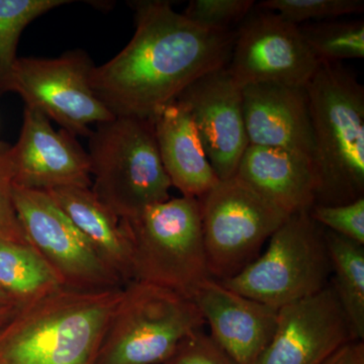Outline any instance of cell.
Returning <instances> with one entry per match:
<instances>
[{
    "mask_svg": "<svg viewBox=\"0 0 364 364\" xmlns=\"http://www.w3.org/2000/svg\"><path fill=\"white\" fill-rule=\"evenodd\" d=\"M134 7L133 38L93 68L90 85L112 116L153 119L196 79L227 66L236 30H205L168 1H138Z\"/></svg>",
    "mask_w": 364,
    "mask_h": 364,
    "instance_id": "cell-1",
    "label": "cell"
},
{
    "mask_svg": "<svg viewBox=\"0 0 364 364\" xmlns=\"http://www.w3.org/2000/svg\"><path fill=\"white\" fill-rule=\"evenodd\" d=\"M123 291L63 287L18 306L0 327V364H95Z\"/></svg>",
    "mask_w": 364,
    "mask_h": 364,
    "instance_id": "cell-2",
    "label": "cell"
},
{
    "mask_svg": "<svg viewBox=\"0 0 364 364\" xmlns=\"http://www.w3.org/2000/svg\"><path fill=\"white\" fill-rule=\"evenodd\" d=\"M314 140L315 205L364 196V87L343 63L320 64L306 86Z\"/></svg>",
    "mask_w": 364,
    "mask_h": 364,
    "instance_id": "cell-3",
    "label": "cell"
},
{
    "mask_svg": "<svg viewBox=\"0 0 364 364\" xmlns=\"http://www.w3.org/2000/svg\"><path fill=\"white\" fill-rule=\"evenodd\" d=\"M88 138L91 191L119 219L169 200L153 119L114 117L95 124Z\"/></svg>",
    "mask_w": 364,
    "mask_h": 364,
    "instance_id": "cell-4",
    "label": "cell"
},
{
    "mask_svg": "<svg viewBox=\"0 0 364 364\" xmlns=\"http://www.w3.org/2000/svg\"><path fill=\"white\" fill-rule=\"evenodd\" d=\"M132 250V282H146L193 299L212 279L198 198H169L121 219Z\"/></svg>",
    "mask_w": 364,
    "mask_h": 364,
    "instance_id": "cell-5",
    "label": "cell"
},
{
    "mask_svg": "<svg viewBox=\"0 0 364 364\" xmlns=\"http://www.w3.org/2000/svg\"><path fill=\"white\" fill-rule=\"evenodd\" d=\"M205 325L193 299L154 284L129 282L95 364H164Z\"/></svg>",
    "mask_w": 364,
    "mask_h": 364,
    "instance_id": "cell-6",
    "label": "cell"
},
{
    "mask_svg": "<svg viewBox=\"0 0 364 364\" xmlns=\"http://www.w3.org/2000/svg\"><path fill=\"white\" fill-rule=\"evenodd\" d=\"M331 277L326 229L310 210H304L284 220L270 237L264 253L236 277L220 282L279 310L322 291Z\"/></svg>",
    "mask_w": 364,
    "mask_h": 364,
    "instance_id": "cell-7",
    "label": "cell"
},
{
    "mask_svg": "<svg viewBox=\"0 0 364 364\" xmlns=\"http://www.w3.org/2000/svg\"><path fill=\"white\" fill-rule=\"evenodd\" d=\"M95 67L81 50L53 59L18 57L0 68V95L16 93L71 135L90 136L91 124L114 117L91 87Z\"/></svg>",
    "mask_w": 364,
    "mask_h": 364,
    "instance_id": "cell-8",
    "label": "cell"
},
{
    "mask_svg": "<svg viewBox=\"0 0 364 364\" xmlns=\"http://www.w3.org/2000/svg\"><path fill=\"white\" fill-rule=\"evenodd\" d=\"M208 272L218 282L236 277L289 215L234 176L200 200Z\"/></svg>",
    "mask_w": 364,
    "mask_h": 364,
    "instance_id": "cell-9",
    "label": "cell"
},
{
    "mask_svg": "<svg viewBox=\"0 0 364 364\" xmlns=\"http://www.w3.org/2000/svg\"><path fill=\"white\" fill-rule=\"evenodd\" d=\"M13 195L26 240L64 287L105 291L124 287L49 193L14 186Z\"/></svg>",
    "mask_w": 364,
    "mask_h": 364,
    "instance_id": "cell-10",
    "label": "cell"
},
{
    "mask_svg": "<svg viewBox=\"0 0 364 364\" xmlns=\"http://www.w3.org/2000/svg\"><path fill=\"white\" fill-rule=\"evenodd\" d=\"M318 65L299 26L255 4L235 31L227 69L241 88L259 83L306 87Z\"/></svg>",
    "mask_w": 364,
    "mask_h": 364,
    "instance_id": "cell-11",
    "label": "cell"
},
{
    "mask_svg": "<svg viewBox=\"0 0 364 364\" xmlns=\"http://www.w3.org/2000/svg\"><path fill=\"white\" fill-rule=\"evenodd\" d=\"M188 109L220 181L236 176L249 141L242 88L227 66L203 74L176 97Z\"/></svg>",
    "mask_w": 364,
    "mask_h": 364,
    "instance_id": "cell-12",
    "label": "cell"
},
{
    "mask_svg": "<svg viewBox=\"0 0 364 364\" xmlns=\"http://www.w3.org/2000/svg\"><path fill=\"white\" fill-rule=\"evenodd\" d=\"M354 339L331 284L279 309L272 340L255 364H322Z\"/></svg>",
    "mask_w": 364,
    "mask_h": 364,
    "instance_id": "cell-13",
    "label": "cell"
},
{
    "mask_svg": "<svg viewBox=\"0 0 364 364\" xmlns=\"http://www.w3.org/2000/svg\"><path fill=\"white\" fill-rule=\"evenodd\" d=\"M14 186L48 191L91 188L90 161L75 136L55 130L42 112L25 107L18 142L9 150Z\"/></svg>",
    "mask_w": 364,
    "mask_h": 364,
    "instance_id": "cell-14",
    "label": "cell"
},
{
    "mask_svg": "<svg viewBox=\"0 0 364 364\" xmlns=\"http://www.w3.org/2000/svg\"><path fill=\"white\" fill-rule=\"evenodd\" d=\"M193 299L218 346L238 364H255L272 340L279 310L213 279L198 287Z\"/></svg>",
    "mask_w": 364,
    "mask_h": 364,
    "instance_id": "cell-15",
    "label": "cell"
},
{
    "mask_svg": "<svg viewBox=\"0 0 364 364\" xmlns=\"http://www.w3.org/2000/svg\"><path fill=\"white\" fill-rule=\"evenodd\" d=\"M249 145L277 148L310 163L314 140L306 87L259 83L242 88Z\"/></svg>",
    "mask_w": 364,
    "mask_h": 364,
    "instance_id": "cell-16",
    "label": "cell"
},
{
    "mask_svg": "<svg viewBox=\"0 0 364 364\" xmlns=\"http://www.w3.org/2000/svg\"><path fill=\"white\" fill-rule=\"evenodd\" d=\"M236 177L287 215L315 205L317 179L312 165L286 150L249 145Z\"/></svg>",
    "mask_w": 364,
    "mask_h": 364,
    "instance_id": "cell-17",
    "label": "cell"
},
{
    "mask_svg": "<svg viewBox=\"0 0 364 364\" xmlns=\"http://www.w3.org/2000/svg\"><path fill=\"white\" fill-rule=\"evenodd\" d=\"M160 158L171 186L200 200L219 183L186 107L177 100L153 117Z\"/></svg>",
    "mask_w": 364,
    "mask_h": 364,
    "instance_id": "cell-18",
    "label": "cell"
},
{
    "mask_svg": "<svg viewBox=\"0 0 364 364\" xmlns=\"http://www.w3.org/2000/svg\"><path fill=\"white\" fill-rule=\"evenodd\" d=\"M48 193L124 286L131 282V244L121 219L98 200L90 188L72 186Z\"/></svg>",
    "mask_w": 364,
    "mask_h": 364,
    "instance_id": "cell-19",
    "label": "cell"
},
{
    "mask_svg": "<svg viewBox=\"0 0 364 364\" xmlns=\"http://www.w3.org/2000/svg\"><path fill=\"white\" fill-rule=\"evenodd\" d=\"M63 287L31 244L0 240V291L16 305L33 303Z\"/></svg>",
    "mask_w": 364,
    "mask_h": 364,
    "instance_id": "cell-20",
    "label": "cell"
},
{
    "mask_svg": "<svg viewBox=\"0 0 364 364\" xmlns=\"http://www.w3.org/2000/svg\"><path fill=\"white\" fill-rule=\"evenodd\" d=\"M332 264L330 279L354 339H364V245L326 229Z\"/></svg>",
    "mask_w": 364,
    "mask_h": 364,
    "instance_id": "cell-21",
    "label": "cell"
},
{
    "mask_svg": "<svg viewBox=\"0 0 364 364\" xmlns=\"http://www.w3.org/2000/svg\"><path fill=\"white\" fill-rule=\"evenodd\" d=\"M299 28L318 64L364 58L363 20L311 21L301 23Z\"/></svg>",
    "mask_w": 364,
    "mask_h": 364,
    "instance_id": "cell-22",
    "label": "cell"
},
{
    "mask_svg": "<svg viewBox=\"0 0 364 364\" xmlns=\"http://www.w3.org/2000/svg\"><path fill=\"white\" fill-rule=\"evenodd\" d=\"M66 0H0V68L18 58V41L26 26Z\"/></svg>",
    "mask_w": 364,
    "mask_h": 364,
    "instance_id": "cell-23",
    "label": "cell"
},
{
    "mask_svg": "<svg viewBox=\"0 0 364 364\" xmlns=\"http://www.w3.org/2000/svg\"><path fill=\"white\" fill-rule=\"evenodd\" d=\"M260 9L274 11L294 25L342 18L364 11L363 0H264Z\"/></svg>",
    "mask_w": 364,
    "mask_h": 364,
    "instance_id": "cell-24",
    "label": "cell"
},
{
    "mask_svg": "<svg viewBox=\"0 0 364 364\" xmlns=\"http://www.w3.org/2000/svg\"><path fill=\"white\" fill-rule=\"evenodd\" d=\"M254 7V0H193L182 14L205 30L231 32Z\"/></svg>",
    "mask_w": 364,
    "mask_h": 364,
    "instance_id": "cell-25",
    "label": "cell"
},
{
    "mask_svg": "<svg viewBox=\"0 0 364 364\" xmlns=\"http://www.w3.org/2000/svg\"><path fill=\"white\" fill-rule=\"evenodd\" d=\"M310 214L325 229L364 245V196L345 205H314Z\"/></svg>",
    "mask_w": 364,
    "mask_h": 364,
    "instance_id": "cell-26",
    "label": "cell"
},
{
    "mask_svg": "<svg viewBox=\"0 0 364 364\" xmlns=\"http://www.w3.org/2000/svg\"><path fill=\"white\" fill-rule=\"evenodd\" d=\"M11 145L0 141V240L28 243L14 203V181L9 168Z\"/></svg>",
    "mask_w": 364,
    "mask_h": 364,
    "instance_id": "cell-27",
    "label": "cell"
},
{
    "mask_svg": "<svg viewBox=\"0 0 364 364\" xmlns=\"http://www.w3.org/2000/svg\"><path fill=\"white\" fill-rule=\"evenodd\" d=\"M164 364H238L203 330L193 333L177 347Z\"/></svg>",
    "mask_w": 364,
    "mask_h": 364,
    "instance_id": "cell-28",
    "label": "cell"
},
{
    "mask_svg": "<svg viewBox=\"0 0 364 364\" xmlns=\"http://www.w3.org/2000/svg\"><path fill=\"white\" fill-rule=\"evenodd\" d=\"M322 364H364L363 341L345 345Z\"/></svg>",
    "mask_w": 364,
    "mask_h": 364,
    "instance_id": "cell-29",
    "label": "cell"
},
{
    "mask_svg": "<svg viewBox=\"0 0 364 364\" xmlns=\"http://www.w3.org/2000/svg\"><path fill=\"white\" fill-rule=\"evenodd\" d=\"M18 306L16 305H9L0 306V327L2 325L6 324L7 321L9 320L16 311H18Z\"/></svg>",
    "mask_w": 364,
    "mask_h": 364,
    "instance_id": "cell-30",
    "label": "cell"
},
{
    "mask_svg": "<svg viewBox=\"0 0 364 364\" xmlns=\"http://www.w3.org/2000/svg\"><path fill=\"white\" fill-rule=\"evenodd\" d=\"M9 305H16V304H14V301H11V299H9L6 294L2 293V291H0V306Z\"/></svg>",
    "mask_w": 364,
    "mask_h": 364,
    "instance_id": "cell-31",
    "label": "cell"
}]
</instances>
